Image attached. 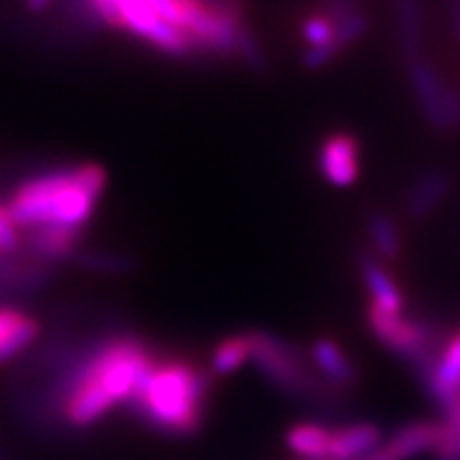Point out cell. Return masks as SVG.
I'll list each match as a JSON object with an SVG mask.
<instances>
[{"instance_id": "cell-6", "label": "cell", "mask_w": 460, "mask_h": 460, "mask_svg": "<svg viewBox=\"0 0 460 460\" xmlns=\"http://www.w3.org/2000/svg\"><path fill=\"white\" fill-rule=\"evenodd\" d=\"M413 96H416L420 111L429 126L437 132L452 135L450 119H447V102H450L452 85H446L437 68L424 56L411 58L405 62Z\"/></svg>"}, {"instance_id": "cell-4", "label": "cell", "mask_w": 460, "mask_h": 460, "mask_svg": "<svg viewBox=\"0 0 460 460\" xmlns=\"http://www.w3.org/2000/svg\"><path fill=\"white\" fill-rule=\"evenodd\" d=\"M247 335H250V360H254L258 371L275 388L305 396V399H315V396H324L329 390H337L314 376L295 345L281 341L271 332L252 331Z\"/></svg>"}, {"instance_id": "cell-17", "label": "cell", "mask_w": 460, "mask_h": 460, "mask_svg": "<svg viewBox=\"0 0 460 460\" xmlns=\"http://www.w3.org/2000/svg\"><path fill=\"white\" fill-rule=\"evenodd\" d=\"M82 233L66 228H37L28 234V247L34 256L48 258V261H60L71 256L75 245L79 243Z\"/></svg>"}, {"instance_id": "cell-10", "label": "cell", "mask_w": 460, "mask_h": 460, "mask_svg": "<svg viewBox=\"0 0 460 460\" xmlns=\"http://www.w3.org/2000/svg\"><path fill=\"white\" fill-rule=\"evenodd\" d=\"M424 377L437 402L460 393V331L446 339Z\"/></svg>"}, {"instance_id": "cell-3", "label": "cell", "mask_w": 460, "mask_h": 460, "mask_svg": "<svg viewBox=\"0 0 460 460\" xmlns=\"http://www.w3.org/2000/svg\"><path fill=\"white\" fill-rule=\"evenodd\" d=\"M207 376L186 360H156L132 396L143 420L172 435L194 433L203 422Z\"/></svg>"}, {"instance_id": "cell-13", "label": "cell", "mask_w": 460, "mask_h": 460, "mask_svg": "<svg viewBox=\"0 0 460 460\" xmlns=\"http://www.w3.org/2000/svg\"><path fill=\"white\" fill-rule=\"evenodd\" d=\"M382 444V435L373 424H349L331 430V460H365Z\"/></svg>"}, {"instance_id": "cell-24", "label": "cell", "mask_w": 460, "mask_h": 460, "mask_svg": "<svg viewBox=\"0 0 460 460\" xmlns=\"http://www.w3.org/2000/svg\"><path fill=\"white\" fill-rule=\"evenodd\" d=\"M51 3V0H26V4L31 7L32 11H41L48 7V4Z\"/></svg>"}, {"instance_id": "cell-23", "label": "cell", "mask_w": 460, "mask_h": 460, "mask_svg": "<svg viewBox=\"0 0 460 460\" xmlns=\"http://www.w3.org/2000/svg\"><path fill=\"white\" fill-rule=\"evenodd\" d=\"M20 245V228L11 220L7 207L0 205V256L13 254Z\"/></svg>"}, {"instance_id": "cell-22", "label": "cell", "mask_w": 460, "mask_h": 460, "mask_svg": "<svg viewBox=\"0 0 460 460\" xmlns=\"http://www.w3.org/2000/svg\"><path fill=\"white\" fill-rule=\"evenodd\" d=\"M237 56L245 62L247 66L254 68V71H262L264 65H267V62H264L262 48L258 45L254 34L247 31L245 26L241 28L239 39H237Z\"/></svg>"}, {"instance_id": "cell-18", "label": "cell", "mask_w": 460, "mask_h": 460, "mask_svg": "<svg viewBox=\"0 0 460 460\" xmlns=\"http://www.w3.org/2000/svg\"><path fill=\"white\" fill-rule=\"evenodd\" d=\"M371 247L379 261H396L402 250V237L396 222L386 214H373L367 222Z\"/></svg>"}, {"instance_id": "cell-7", "label": "cell", "mask_w": 460, "mask_h": 460, "mask_svg": "<svg viewBox=\"0 0 460 460\" xmlns=\"http://www.w3.org/2000/svg\"><path fill=\"white\" fill-rule=\"evenodd\" d=\"M318 166L324 180L337 188H348L360 175V146L349 132H332L322 141Z\"/></svg>"}, {"instance_id": "cell-5", "label": "cell", "mask_w": 460, "mask_h": 460, "mask_svg": "<svg viewBox=\"0 0 460 460\" xmlns=\"http://www.w3.org/2000/svg\"><path fill=\"white\" fill-rule=\"evenodd\" d=\"M367 322L379 343L386 345L401 358L410 360L418 373L422 376L427 373L430 362L439 352L437 335L427 322L405 318L402 314H384L371 305L367 312Z\"/></svg>"}, {"instance_id": "cell-16", "label": "cell", "mask_w": 460, "mask_h": 460, "mask_svg": "<svg viewBox=\"0 0 460 460\" xmlns=\"http://www.w3.org/2000/svg\"><path fill=\"white\" fill-rule=\"evenodd\" d=\"M286 441L301 460H331V430L320 424H296Z\"/></svg>"}, {"instance_id": "cell-14", "label": "cell", "mask_w": 460, "mask_h": 460, "mask_svg": "<svg viewBox=\"0 0 460 460\" xmlns=\"http://www.w3.org/2000/svg\"><path fill=\"white\" fill-rule=\"evenodd\" d=\"M39 332L37 320L11 307H0V362L15 358L34 341Z\"/></svg>"}, {"instance_id": "cell-21", "label": "cell", "mask_w": 460, "mask_h": 460, "mask_svg": "<svg viewBox=\"0 0 460 460\" xmlns=\"http://www.w3.org/2000/svg\"><path fill=\"white\" fill-rule=\"evenodd\" d=\"M367 31H369V17L360 13V11H356V13L345 17V20H341L335 26V39H332V45H335L339 54H341L343 49H348L349 45H354L358 39L365 37Z\"/></svg>"}, {"instance_id": "cell-19", "label": "cell", "mask_w": 460, "mask_h": 460, "mask_svg": "<svg viewBox=\"0 0 460 460\" xmlns=\"http://www.w3.org/2000/svg\"><path fill=\"white\" fill-rule=\"evenodd\" d=\"M250 360V335H233L217 345L211 356V369L216 376H230Z\"/></svg>"}, {"instance_id": "cell-2", "label": "cell", "mask_w": 460, "mask_h": 460, "mask_svg": "<svg viewBox=\"0 0 460 460\" xmlns=\"http://www.w3.org/2000/svg\"><path fill=\"white\" fill-rule=\"evenodd\" d=\"M105 188V171L96 164L49 171L15 188L7 211L17 228H66L82 233Z\"/></svg>"}, {"instance_id": "cell-1", "label": "cell", "mask_w": 460, "mask_h": 460, "mask_svg": "<svg viewBox=\"0 0 460 460\" xmlns=\"http://www.w3.org/2000/svg\"><path fill=\"white\" fill-rule=\"evenodd\" d=\"M149 349L137 339L107 341L73 373L62 393V410L73 427L101 420L115 402H130L154 367Z\"/></svg>"}, {"instance_id": "cell-20", "label": "cell", "mask_w": 460, "mask_h": 460, "mask_svg": "<svg viewBox=\"0 0 460 460\" xmlns=\"http://www.w3.org/2000/svg\"><path fill=\"white\" fill-rule=\"evenodd\" d=\"M301 37L307 43V49L324 48V45H331L332 39H335V24L322 11L320 13L307 15L301 24Z\"/></svg>"}, {"instance_id": "cell-9", "label": "cell", "mask_w": 460, "mask_h": 460, "mask_svg": "<svg viewBox=\"0 0 460 460\" xmlns=\"http://www.w3.org/2000/svg\"><path fill=\"white\" fill-rule=\"evenodd\" d=\"M358 267L367 292L371 296V307L384 314H402V292L396 279L388 273L384 262L373 254H362L358 258Z\"/></svg>"}, {"instance_id": "cell-12", "label": "cell", "mask_w": 460, "mask_h": 460, "mask_svg": "<svg viewBox=\"0 0 460 460\" xmlns=\"http://www.w3.org/2000/svg\"><path fill=\"white\" fill-rule=\"evenodd\" d=\"M312 362L318 369V376L332 388L352 386L358 377L356 365L345 354V349L332 339H318L312 345Z\"/></svg>"}, {"instance_id": "cell-11", "label": "cell", "mask_w": 460, "mask_h": 460, "mask_svg": "<svg viewBox=\"0 0 460 460\" xmlns=\"http://www.w3.org/2000/svg\"><path fill=\"white\" fill-rule=\"evenodd\" d=\"M452 188V180L446 171H424L411 183L410 192L405 199V211L411 220H424L444 203Z\"/></svg>"}, {"instance_id": "cell-15", "label": "cell", "mask_w": 460, "mask_h": 460, "mask_svg": "<svg viewBox=\"0 0 460 460\" xmlns=\"http://www.w3.org/2000/svg\"><path fill=\"white\" fill-rule=\"evenodd\" d=\"M401 54L407 60L422 56V13L418 0H394Z\"/></svg>"}, {"instance_id": "cell-8", "label": "cell", "mask_w": 460, "mask_h": 460, "mask_svg": "<svg viewBox=\"0 0 460 460\" xmlns=\"http://www.w3.org/2000/svg\"><path fill=\"white\" fill-rule=\"evenodd\" d=\"M437 437H439V424L413 422L410 427L396 430L388 441L379 444L365 460H411L424 452H433Z\"/></svg>"}]
</instances>
